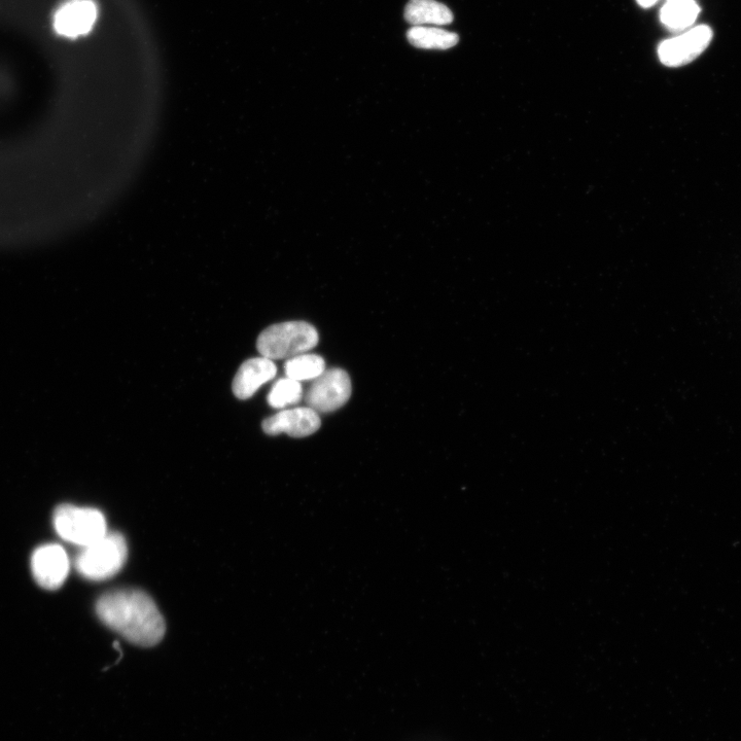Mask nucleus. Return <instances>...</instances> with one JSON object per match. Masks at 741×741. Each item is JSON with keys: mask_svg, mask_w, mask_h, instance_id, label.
I'll use <instances>...</instances> for the list:
<instances>
[{"mask_svg": "<svg viewBox=\"0 0 741 741\" xmlns=\"http://www.w3.org/2000/svg\"><path fill=\"white\" fill-rule=\"evenodd\" d=\"M96 613L103 624L134 645L154 647L164 638V618L144 591L120 589L105 593L98 599Z\"/></svg>", "mask_w": 741, "mask_h": 741, "instance_id": "nucleus-1", "label": "nucleus"}, {"mask_svg": "<svg viewBox=\"0 0 741 741\" xmlns=\"http://www.w3.org/2000/svg\"><path fill=\"white\" fill-rule=\"evenodd\" d=\"M128 547L119 533H108L83 547L75 561L78 573L90 581H104L116 576L125 566Z\"/></svg>", "mask_w": 741, "mask_h": 741, "instance_id": "nucleus-2", "label": "nucleus"}, {"mask_svg": "<svg viewBox=\"0 0 741 741\" xmlns=\"http://www.w3.org/2000/svg\"><path fill=\"white\" fill-rule=\"evenodd\" d=\"M316 329L306 322H287L273 325L258 338L260 354L271 361L292 359L306 354L319 343Z\"/></svg>", "mask_w": 741, "mask_h": 741, "instance_id": "nucleus-3", "label": "nucleus"}, {"mask_svg": "<svg viewBox=\"0 0 741 741\" xmlns=\"http://www.w3.org/2000/svg\"><path fill=\"white\" fill-rule=\"evenodd\" d=\"M53 524L61 539L82 548L108 534L103 514L93 508L61 505L54 512Z\"/></svg>", "mask_w": 741, "mask_h": 741, "instance_id": "nucleus-4", "label": "nucleus"}, {"mask_svg": "<svg viewBox=\"0 0 741 741\" xmlns=\"http://www.w3.org/2000/svg\"><path fill=\"white\" fill-rule=\"evenodd\" d=\"M352 392L348 373L342 369L326 370L313 380L306 393L307 406L317 413H330L343 407Z\"/></svg>", "mask_w": 741, "mask_h": 741, "instance_id": "nucleus-5", "label": "nucleus"}, {"mask_svg": "<svg viewBox=\"0 0 741 741\" xmlns=\"http://www.w3.org/2000/svg\"><path fill=\"white\" fill-rule=\"evenodd\" d=\"M713 30L707 25H699L684 31L673 39L662 42L658 56L662 64L679 67L694 61L710 46Z\"/></svg>", "mask_w": 741, "mask_h": 741, "instance_id": "nucleus-6", "label": "nucleus"}, {"mask_svg": "<svg viewBox=\"0 0 741 741\" xmlns=\"http://www.w3.org/2000/svg\"><path fill=\"white\" fill-rule=\"evenodd\" d=\"M70 562L63 547L55 544L34 551L31 571L35 581L46 590L59 589L67 579Z\"/></svg>", "mask_w": 741, "mask_h": 741, "instance_id": "nucleus-7", "label": "nucleus"}, {"mask_svg": "<svg viewBox=\"0 0 741 741\" xmlns=\"http://www.w3.org/2000/svg\"><path fill=\"white\" fill-rule=\"evenodd\" d=\"M321 426L319 413L302 407L276 413L263 421L262 428L269 436L285 433L293 438H304L319 431Z\"/></svg>", "mask_w": 741, "mask_h": 741, "instance_id": "nucleus-8", "label": "nucleus"}, {"mask_svg": "<svg viewBox=\"0 0 741 741\" xmlns=\"http://www.w3.org/2000/svg\"><path fill=\"white\" fill-rule=\"evenodd\" d=\"M97 19V7L92 0H67L54 16V28L66 38L87 34Z\"/></svg>", "mask_w": 741, "mask_h": 741, "instance_id": "nucleus-9", "label": "nucleus"}, {"mask_svg": "<svg viewBox=\"0 0 741 741\" xmlns=\"http://www.w3.org/2000/svg\"><path fill=\"white\" fill-rule=\"evenodd\" d=\"M277 373L273 361L267 358H256L244 362L234 377L232 390L239 400L252 398L265 383L272 380Z\"/></svg>", "mask_w": 741, "mask_h": 741, "instance_id": "nucleus-10", "label": "nucleus"}, {"mask_svg": "<svg viewBox=\"0 0 741 741\" xmlns=\"http://www.w3.org/2000/svg\"><path fill=\"white\" fill-rule=\"evenodd\" d=\"M405 19L413 26H442L453 21V14L436 0H410L405 9Z\"/></svg>", "mask_w": 741, "mask_h": 741, "instance_id": "nucleus-11", "label": "nucleus"}, {"mask_svg": "<svg viewBox=\"0 0 741 741\" xmlns=\"http://www.w3.org/2000/svg\"><path fill=\"white\" fill-rule=\"evenodd\" d=\"M699 13L700 7L695 0H666L660 20L668 30L679 33L690 29Z\"/></svg>", "mask_w": 741, "mask_h": 741, "instance_id": "nucleus-12", "label": "nucleus"}, {"mask_svg": "<svg viewBox=\"0 0 741 741\" xmlns=\"http://www.w3.org/2000/svg\"><path fill=\"white\" fill-rule=\"evenodd\" d=\"M407 39L412 46L427 50H448L460 40L456 33L429 26H413Z\"/></svg>", "mask_w": 741, "mask_h": 741, "instance_id": "nucleus-13", "label": "nucleus"}, {"mask_svg": "<svg viewBox=\"0 0 741 741\" xmlns=\"http://www.w3.org/2000/svg\"><path fill=\"white\" fill-rule=\"evenodd\" d=\"M287 377L297 380H314L326 371L325 360L317 355H300L289 359L285 365Z\"/></svg>", "mask_w": 741, "mask_h": 741, "instance_id": "nucleus-14", "label": "nucleus"}, {"mask_svg": "<svg viewBox=\"0 0 741 741\" xmlns=\"http://www.w3.org/2000/svg\"><path fill=\"white\" fill-rule=\"evenodd\" d=\"M303 397V388L299 381L289 377L278 380L272 387L267 401L275 409L298 404Z\"/></svg>", "mask_w": 741, "mask_h": 741, "instance_id": "nucleus-15", "label": "nucleus"}, {"mask_svg": "<svg viewBox=\"0 0 741 741\" xmlns=\"http://www.w3.org/2000/svg\"><path fill=\"white\" fill-rule=\"evenodd\" d=\"M658 2L659 0H637V3L645 9L655 6Z\"/></svg>", "mask_w": 741, "mask_h": 741, "instance_id": "nucleus-16", "label": "nucleus"}]
</instances>
